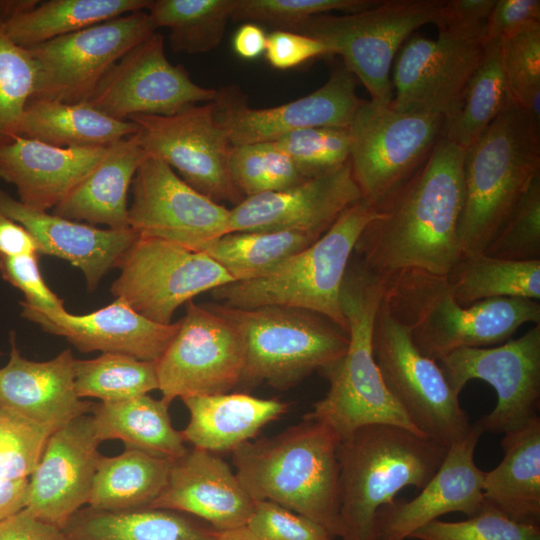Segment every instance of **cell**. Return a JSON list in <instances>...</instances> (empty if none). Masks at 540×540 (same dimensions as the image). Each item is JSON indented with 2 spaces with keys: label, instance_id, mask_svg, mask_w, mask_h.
I'll return each instance as SVG.
<instances>
[{
  "label": "cell",
  "instance_id": "6da1fadb",
  "mask_svg": "<svg viewBox=\"0 0 540 540\" xmlns=\"http://www.w3.org/2000/svg\"><path fill=\"white\" fill-rule=\"evenodd\" d=\"M465 149L442 137L421 167L377 210L354 253L384 279L405 272L445 277L460 260Z\"/></svg>",
  "mask_w": 540,
  "mask_h": 540
},
{
  "label": "cell",
  "instance_id": "7a4b0ae2",
  "mask_svg": "<svg viewBox=\"0 0 540 540\" xmlns=\"http://www.w3.org/2000/svg\"><path fill=\"white\" fill-rule=\"evenodd\" d=\"M340 440L325 424L304 418L281 433L234 449L235 473L255 500H269L340 537Z\"/></svg>",
  "mask_w": 540,
  "mask_h": 540
},
{
  "label": "cell",
  "instance_id": "3957f363",
  "mask_svg": "<svg viewBox=\"0 0 540 540\" xmlns=\"http://www.w3.org/2000/svg\"><path fill=\"white\" fill-rule=\"evenodd\" d=\"M448 448L391 424L358 428L337 448L341 540H377L379 511L402 489L421 490Z\"/></svg>",
  "mask_w": 540,
  "mask_h": 540
},
{
  "label": "cell",
  "instance_id": "277c9868",
  "mask_svg": "<svg viewBox=\"0 0 540 540\" xmlns=\"http://www.w3.org/2000/svg\"><path fill=\"white\" fill-rule=\"evenodd\" d=\"M384 292V278L360 260L354 265L350 262L341 290L348 349L321 370L329 389L304 416L328 426L340 441L371 424L396 425L423 436L388 392L373 355V325Z\"/></svg>",
  "mask_w": 540,
  "mask_h": 540
},
{
  "label": "cell",
  "instance_id": "5b68a950",
  "mask_svg": "<svg viewBox=\"0 0 540 540\" xmlns=\"http://www.w3.org/2000/svg\"><path fill=\"white\" fill-rule=\"evenodd\" d=\"M538 175L540 129L513 104L465 149L460 258L484 253Z\"/></svg>",
  "mask_w": 540,
  "mask_h": 540
},
{
  "label": "cell",
  "instance_id": "8992f818",
  "mask_svg": "<svg viewBox=\"0 0 540 540\" xmlns=\"http://www.w3.org/2000/svg\"><path fill=\"white\" fill-rule=\"evenodd\" d=\"M384 299L416 347L436 361L458 349L500 345L523 324H540V301L493 298L463 307L445 277L421 272L385 279Z\"/></svg>",
  "mask_w": 540,
  "mask_h": 540
},
{
  "label": "cell",
  "instance_id": "52a82bcc",
  "mask_svg": "<svg viewBox=\"0 0 540 540\" xmlns=\"http://www.w3.org/2000/svg\"><path fill=\"white\" fill-rule=\"evenodd\" d=\"M377 215L375 207L360 199L319 239L269 273L222 285L212 296L232 308L279 306L314 312L348 333L341 290L358 239Z\"/></svg>",
  "mask_w": 540,
  "mask_h": 540
},
{
  "label": "cell",
  "instance_id": "ba28073f",
  "mask_svg": "<svg viewBox=\"0 0 540 540\" xmlns=\"http://www.w3.org/2000/svg\"><path fill=\"white\" fill-rule=\"evenodd\" d=\"M213 307L243 332L244 386L265 382L287 390L313 371L337 362L348 349V333L314 312L279 306Z\"/></svg>",
  "mask_w": 540,
  "mask_h": 540
},
{
  "label": "cell",
  "instance_id": "9c48e42d",
  "mask_svg": "<svg viewBox=\"0 0 540 540\" xmlns=\"http://www.w3.org/2000/svg\"><path fill=\"white\" fill-rule=\"evenodd\" d=\"M445 0H380L369 9L310 17L293 31L322 42L359 79L370 101L393 100L391 71L402 45L419 27L436 24Z\"/></svg>",
  "mask_w": 540,
  "mask_h": 540
},
{
  "label": "cell",
  "instance_id": "30bf717a",
  "mask_svg": "<svg viewBox=\"0 0 540 540\" xmlns=\"http://www.w3.org/2000/svg\"><path fill=\"white\" fill-rule=\"evenodd\" d=\"M372 351L383 382L410 422L425 437L449 448L472 423L436 360L414 344L384 296L372 332Z\"/></svg>",
  "mask_w": 540,
  "mask_h": 540
},
{
  "label": "cell",
  "instance_id": "8fae6325",
  "mask_svg": "<svg viewBox=\"0 0 540 540\" xmlns=\"http://www.w3.org/2000/svg\"><path fill=\"white\" fill-rule=\"evenodd\" d=\"M444 117L363 100L348 126L349 163L362 199L378 209L427 160Z\"/></svg>",
  "mask_w": 540,
  "mask_h": 540
},
{
  "label": "cell",
  "instance_id": "7c38bea8",
  "mask_svg": "<svg viewBox=\"0 0 540 540\" xmlns=\"http://www.w3.org/2000/svg\"><path fill=\"white\" fill-rule=\"evenodd\" d=\"M155 32L140 10L26 48L37 66L31 99L86 103L109 70Z\"/></svg>",
  "mask_w": 540,
  "mask_h": 540
},
{
  "label": "cell",
  "instance_id": "4fadbf2b",
  "mask_svg": "<svg viewBox=\"0 0 540 540\" xmlns=\"http://www.w3.org/2000/svg\"><path fill=\"white\" fill-rule=\"evenodd\" d=\"M155 365L161 399L169 405L176 398L228 393L242 381L243 332L213 305L189 301L178 332Z\"/></svg>",
  "mask_w": 540,
  "mask_h": 540
},
{
  "label": "cell",
  "instance_id": "5bb4252c",
  "mask_svg": "<svg viewBox=\"0 0 540 540\" xmlns=\"http://www.w3.org/2000/svg\"><path fill=\"white\" fill-rule=\"evenodd\" d=\"M116 267L120 274L112 294L147 319L165 325L194 296L233 282L206 253L150 237L138 236Z\"/></svg>",
  "mask_w": 540,
  "mask_h": 540
},
{
  "label": "cell",
  "instance_id": "9a60e30c",
  "mask_svg": "<svg viewBox=\"0 0 540 540\" xmlns=\"http://www.w3.org/2000/svg\"><path fill=\"white\" fill-rule=\"evenodd\" d=\"M437 362L457 395L474 379L493 387L497 403L478 420L484 432L505 434L539 416L540 324L517 339L492 347L458 349Z\"/></svg>",
  "mask_w": 540,
  "mask_h": 540
},
{
  "label": "cell",
  "instance_id": "2e32d148",
  "mask_svg": "<svg viewBox=\"0 0 540 540\" xmlns=\"http://www.w3.org/2000/svg\"><path fill=\"white\" fill-rule=\"evenodd\" d=\"M131 188L129 227L139 236L205 253L229 233L230 209L192 188L156 156L147 155Z\"/></svg>",
  "mask_w": 540,
  "mask_h": 540
},
{
  "label": "cell",
  "instance_id": "e0dca14e",
  "mask_svg": "<svg viewBox=\"0 0 540 540\" xmlns=\"http://www.w3.org/2000/svg\"><path fill=\"white\" fill-rule=\"evenodd\" d=\"M137 124L141 145L175 169L192 188L213 201L240 203L229 170L231 144L214 117L212 102L185 108L173 115L141 114Z\"/></svg>",
  "mask_w": 540,
  "mask_h": 540
},
{
  "label": "cell",
  "instance_id": "ac0fdd59",
  "mask_svg": "<svg viewBox=\"0 0 540 540\" xmlns=\"http://www.w3.org/2000/svg\"><path fill=\"white\" fill-rule=\"evenodd\" d=\"M217 95V89L198 85L182 65L169 62L164 38L155 32L109 70L86 103L109 117L128 120L141 114L173 115L213 102Z\"/></svg>",
  "mask_w": 540,
  "mask_h": 540
},
{
  "label": "cell",
  "instance_id": "d6986e66",
  "mask_svg": "<svg viewBox=\"0 0 540 540\" xmlns=\"http://www.w3.org/2000/svg\"><path fill=\"white\" fill-rule=\"evenodd\" d=\"M356 77L341 63L320 88L301 98L268 108H253L236 85L218 90L214 117L231 145L272 142L304 128L347 127L362 103Z\"/></svg>",
  "mask_w": 540,
  "mask_h": 540
},
{
  "label": "cell",
  "instance_id": "ffe728a7",
  "mask_svg": "<svg viewBox=\"0 0 540 540\" xmlns=\"http://www.w3.org/2000/svg\"><path fill=\"white\" fill-rule=\"evenodd\" d=\"M486 45L445 33H438L436 40L412 35L394 60L391 106L445 117L482 63Z\"/></svg>",
  "mask_w": 540,
  "mask_h": 540
},
{
  "label": "cell",
  "instance_id": "44dd1931",
  "mask_svg": "<svg viewBox=\"0 0 540 540\" xmlns=\"http://www.w3.org/2000/svg\"><path fill=\"white\" fill-rule=\"evenodd\" d=\"M91 415L79 416L53 431L29 478L25 509L64 529L87 504L101 458Z\"/></svg>",
  "mask_w": 540,
  "mask_h": 540
},
{
  "label": "cell",
  "instance_id": "7402d4cb",
  "mask_svg": "<svg viewBox=\"0 0 540 540\" xmlns=\"http://www.w3.org/2000/svg\"><path fill=\"white\" fill-rule=\"evenodd\" d=\"M360 199L348 162L333 173L293 187L244 198L230 209L229 233L288 230L322 236Z\"/></svg>",
  "mask_w": 540,
  "mask_h": 540
},
{
  "label": "cell",
  "instance_id": "603a6c76",
  "mask_svg": "<svg viewBox=\"0 0 540 540\" xmlns=\"http://www.w3.org/2000/svg\"><path fill=\"white\" fill-rule=\"evenodd\" d=\"M479 421L465 437L449 446L435 475L412 500H394L377 516V540H407L427 525L449 513L476 514L484 504L483 477L474 460L480 437Z\"/></svg>",
  "mask_w": 540,
  "mask_h": 540
},
{
  "label": "cell",
  "instance_id": "cb8c5ba5",
  "mask_svg": "<svg viewBox=\"0 0 540 540\" xmlns=\"http://www.w3.org/2000/svg\"><path fill=\"white\" fill-rule=\"evenodd\" d=\"M254 504L226 461L193 447L173 461L164 490L148 508L182 512L223 532L246 526Z\"/></svg>",
  "mask_w": 540,
  "mask_h": 540
},
{
  "label": "cell",
  "instance_id": "d4e9b609",
  "mask_svg": "<svg viewBox=\"0 0 540 540\" xmlns=\"http://www.w3.org/2000/svg\"><path fill=\"white\" fill-rule=\"evenodd\" d=\"M22 316L48 333L65 337L80 352L117 353L153 362L161 357L179 329V321L156 323L119 297L85 315L65 310L46 316L22 306Z\"/></svg>",
  "mask_w": 540,
  "mask_h": 540
},
{
  "label": "cell",
  "instance_id": "484cf974",
  "mask_svg": "<svg viewBox=\"0 0 540 540\" xmlns=\"http://www.w3.org/2000/svg\"><path fill=\"white\" fill-rule=\"evenodd\" d=\"M7 364L0 369V406L55 431L69 421L92 412L94 404L75 391V361L66 349L51 360L24 358L11 334Z\"/></svg>",
  "mask_w": 540,
  "mask_h": 540
},
{
  "label": "cell",
  "instance_id": "4316f807",
  "mask_svg": "<svg viewBox=\"0 0 540 540\" xmlns=\"http://www.w3.org/2000/svg\"><path fill=\"white\" fill-rule=\"evenodd\" d=\"M0 213L24 226L36 239L40 254L59 257L83 273L94 290L104 275L138 238L128 229H99L24 205L0 189Z\"/></svg>",
  "mask_w": 540,
  "mask_h": 540
},
{
  "label": "cell",
  "instance_id": "83f0119b",
  "mask_svg": "<svg viewBox=\"0 0 540 540\" xmlns=\"http://www.w3.org/2000/svg\"><path fill=\"white\" fill-rule=\"evenodd\" d=\"M107 147L64 148L16 136L0 146V178L16 187L21 203L47 211L96 166Z\"/></svg>",
  "mask_w": 540,
  "mask_h": 540
},
{
  "label": "cell",
  "instance_id": "f1b7e54d",
  "mask_svg": "<svg viewBox=\"0 0 540 540\" xmlns=\"http://www.w3.org/2000/svg\"><path fill=\"white\" fill-rule=\"evenodd\" d=\"M147 157L138 132L107 147L96 166L53 208V214L110 229H128V191Z\"/></svg>",
  "mask_w": 540,
  "mask_h": 540
},
{
  "label": "cell",
  "instance_id": "f546056e",
  "mask_svg": "<svg viewBox=\"0 0 540 540\" xmlns=\"http://www.w3.org/2000/svg\"><path fill=\"white\" fill-rule=\"evenodd\" d=\"M189 421L181 434L195 448L213 453L230 451L251 441L268 423L288 409L277 399L246 393L195 395L181 399Z\"/></svg>",
  "mask_w": 540,
  "mask_h": 540
},
{
  "label": "cell",
  "instance_id": "4dcf8cb0",
  "mask_svg": "<svg viewBox=\"0 0 540 540\" xmlns=\"http://www.w3.org/2000/svg\"><path fill=\"white\" fill-rule=\"evenodd\" d=\"M503 435L502 460L484 472V502L513 520L540 525V417Z\"/></svg>",
  "mask_w": 540,
  "mask_h": 540
},
{
  "label": "cell",
  "instance_id": "1f68e13d",
  "mask_svg": "<svg viewBox=\"0 0 540 540\" xmlns=\"http://www.w3.org/2000/svg\"><path fill=\"white\" fill-rule=\"evenodd\" d=\"M131 120H118L87 103L67 104L30 99L18 126V136L56 147H107L138 132Z\"/></svg>",
  "mask_w": 540,
  "mask_h": 540
},
{
  "label": "cell",
  "instance_id": "d6a6232c",
  "mask_svg": "<svg viewBox=\"0 0 540 540\" xmlns=\"http://www.w3.org/2000/svg\"><path fill=\"white\" fill-rule=\"evenodd\" d=\"M66 540H215L218 532L191 515L161 508L80 509L63 529Z\"/></svg>",
  "mask_w": 540,
  "mask_h": 540
},
{
  "label": "cell",
  "instance_id": "836d02e7",
  "mask_svg": "<svg viewBox=\"0 0 540 540\" xmlns=\"http://www.w3.org/2000/svg\"><path fill=\"white\" fill-rule=\"evenodd\" d=\"M169 404L148 394L94 404L92 419L100 442L120 440L126 448L175 461L188 450L171 423Z\"/></svg>",
  "mask_w": 540,
  "mask_h": 540
},
{
  "label": "cell",
  "instance_id": "e575fe53",
  "mask_svg": "<svg viewBox=\"0 0 540 540\" xmlns=\"http://www.w3.org/2000/svg\"><path fill=\"white\" fill-rule=\"evenodd\" d=\"M173 461L126 448L101 456L91 486L89 508L122 511L149 507L164 490Z\"/></svg>",
  "mask_w": 540,
  "mask_h": 540
},
{
  "label": "cell",
  "instance_id": "d590c367",
  "mask_svg": "<svg viewBox=\"0 0 540 540\" xmlns=\"http://www.w3.org/2000/svg\"><path fill=\"white\" fill-rule=\"evenodd\" d=\"M151 0H50L3 23L7 37L30 48L90 26L147 10Z\"/></svg>",
  "mask_w": 540,
  "mask_h": 540
},
{
  "label": "cell",
  "instance_id": "8d00e7d4",
  "mask_svg": "<svg viewBox=\"0 0 540 540\" xmlns=\"http://www.w3.org/2000/svg\"><path fill=\"white\" fill-rule=\"evenodd\" d=\"M445 280L463 307L493 298L540 301V260L513 261L481 253L460 258Z\"/></svg>",
  "mask_w": 540,
  "mask_h": 540
},
{
  "label": "cell",
  "instance_id": "74e56055",
  "mask_svg": "<svg viewBox=\"0 0 540 540\" xmlns=\"http://www.w3.org/2000/svg\"><path fill=\"white\" fill-rule=\"evenodd\" d=\"M513 104L502 68L500 42L488 43L483 61L457 106L444 117L442 137L467 149Z\"/></svg>",
  "mask_w": 540,
  "mask_h": 540
},
{
  "label": "cell",
  "instance_id": "f35d334b",
  "mask_svg": "<svg viewBox=\"0 0 540 540\" xmlns=\"http://www.w3.org/2000/svg\"><path fill=\"white\" fill-rule=\"evenodd\" d=\"M321 236L302 231L231 232L205 253L231 276L233 282L259 278Z\"/></svg>",
  "mask_w": 540,
  "mask_h": 540
},
{
  "label": "cell",
  "instance_id": "ab89813d",
  "mask_svg": "<svg viewBox=\"0 0 540 540\" xmlns=\"http://www.w3.org/2000/svg\"><path fill=\"white\" fill-rule=\"evenodd\" d=\"M237 0H151L147 12L156 29H169L175 53L200 54L222 42Z\"/></svg>",
  "mask_w": 540,
  "mask_h": 540
},
{
  "label": "cell",
  "instance_id": "60d3db41",
  "mask_svg": "<svg viewBox=\"0 0 540 540\" xmlns=\"http://www.w3.org/2000/svg\"><path fill=\"white\" fill-rule=\"evenodd\" d=\"M74 385L81 399L120 401L158 390L156 365L153 361L117 353H102L89 360L76 359Z\"/></svg>",
  "mask_w": 540,
  "mask_h": 540
},
{
  "label": "cell",
  "instance_id": "b9f144b4",
  "mask_svg": "<svg viewBox=\"0 0 540 540\" xmlns=\"http://www.w3.org/2000/svg\"><path fill=\"white\" fill-rule=\"evenodd\" d=\"M229 170L245 198L284 190L306 180L274 141L231 145Z\"/></svg>",
  "mask_w": 540,
  "mask_h": 540
},
{
  "label": "cell",
  "instance_id": "7bdbcfd3",
  "mask_svg": "<svg viewBox=\"0 0 540 540\" xmlns=\"http://www.w3.org/2000/svg\"><path fill=\"white\" fill-rule=\"evenodd\" d=\"M36 73L30 52L7 37L0 21V146L18 136L21 116L34 92Z\"/></svg>",
  "mask_w": 540,
  "mask_h": 540
},
{
  "label": "cell",
  "instance_id": "ee69618b",
  "mask_svg": "<svg viewBox=\"0 0 540 540\" xmlns=\"http://www.w3.org/2000/svg\"><path fill=\"white\" fill-rule=\"evenodd\" d=\"M274 142L306 179L333 173L350 158L351 138L347 127L299 129Z\"/></svg>",
  "mask_w": 540,
  "mask_h": 540
},
{
  "label": "cell",
  "instance_id": "f6af8a7d",
  "mask_svg": "<svg viewBox=\"0 0 540 540\" xmlns=\"http://www.w3.org/2000/svg\"><path fill=\"white\" fill-rule=\"evenodd\" d=\"M500 57L513 101L540 129V25L502 41Z\"/></svg>",
  "mask_w": 540,
  "mask_h": 540
},
{
  "label": "cell",
  "instance_id": "bcb514c9",
  "mask_svg": "<svg viewBox=\"0 0 540 540\" xmlns=\"http://www.w3.org/2000/svg\"><path fill=\"white\" fill-rule=\"evenodd\" d=\"M52 432L0 406V487L29 480Z\"/></svg>",
  "mask_w": 540,
  "mask_h": 540
},
{
  "label": "cell",
  "instance_id": "7dc6e473",
  "mask_svg": "<svg viewBox=\"0 0 540 540\" xmlns=\"http://www.w3.org/2000/svg\"><path fill=\"white\" fill-rule=\"evenodd\" d=\"M415 540H540V525L513 520L484 502L462 521L434 520L415 531Z\"/></svg>",
  "mask_w": 540,
  "mask_h": 540
},
{
  "label": "cell",
  "instance_id": "c3c4849f",
  "mask_svg": "<svg viewBox=\"0 0 540 540\" xmlns=\"http://www.w3.org/2000/svg\"><path fill=\"white\" fill-rule=\"evenodd\" d=\"M380 0H237L232 20L265 24L275 30L293 31L310 17L332 13H355Z\"/></svg>",
  "mask_w": 540,
  "mask_h": 540
},
{
  "label": "cell",
  "instance_id": "681fc988",
  "mask_svg": "<svg viewBox=\"0 0 540 540\" xmlns=\"http://www.w3.org/2000/svg\"><path fill=\"white\" fill-rule=\"evenodd\" d=\"M485 254L506 260H540V175L486 247Z\"/></svg>",
  "mask_w": 540,
  "mask_h": 540
},
{
  "label": "cell",
  "instance_id": "f907efd6",
  "mask_svg": "<svg viewBox=\"0 0 540 540\" xmlns=\"http://www.w3.org/2000/svg\"><path fill=\"white\" fill-rule=\"evenodd\" d=\"M246 527L263 540H335L322 525L269 500L255 501Z\"/></svg>",
  "mask_w": 540,
  "mask_h": 540
},
{
  "label": "cell",
  "instance_id": "816d5d0a",
  "mask_svg": "<svg viewBox=\"0 0 540 540\" xmlns=\"http://www.w3.org/2000/svg\"><path fill=\"white\" fill-rule=\"evenodd\" d=\"M3 279L18 288L25 296L20 304L46 316L65 311L63 300L50 290L44 281L38 255H20L0 260Z\"/></svg>",
  "mask_w": 540,
  "mask_h": 540
},
{
  "label": "cell",
  "instance_id": "f5cc1de1",
  "mask_svg": "<svg viewBox=\"0 0 540 540\" xmlns=\"http://www.w3.org/2000/svg\"><path fill=\"white\" fill-rule=\"evenodd\" d=\"M496 0H445L438 33L487 44V20Z\"/></svg>",
  "mask_w": 540,
  "mask_h": 540
},
{
  "label": "cell",
  "instance_id": "db71d44e",
  "mask_svg": "<svg viewBox=\"0 0 540 540\" xmlns=\"http://www.w3.org/2000/svg\"><path fill=\"white\" fill-rule=\"evenodd\" d=\"M264 54L270 66L278 70L296 68L314 58L331 55L319 40L289 30L269 33Z\"/></svg>",
  "mask_w": 540,
  "mask_h": 540
},
{
  "label": "cell",
  "instance_id": "11a10c76",
  "mask_svg": "<svg viewBox=\"0 0 540 540\" xmlns=\"http://www.w3.org/2000/svg\"><path fill=\"white\" fill-rule=\"evenodd\" d=\"M539 25V0H496L487 20L486 41L501 43Z\"/></svg>",
  "mask_w": 540,
  "mask_h": 540
},
{
  "label": "cell",
  "instance_id": "9f6ffc18",
  "mask_svg": "<svg viewBox=\"0 0 540 540\" xmlns=\"http://www.w3.org/2000/svg\"><path fill=\"white\" fill-rule=\"evenodd\" d=\"M0 540H66L62 529L22 509L0 521Z\"/></svg>",
  "mask_w": 540,
  "mask_h": 540
},
{
  "label": "cell",
  "instance_id": "6f0895ef",
  "mask_svg": "<svg viewBox=\"0 0 540 540\" xmlns=\"http://www.w3.org/2000/svg\"><path fill=\"white\" fill-rule=\"evenodd\" d=\"M20 255L39 256V245L24 226L0 213V260Z\"/></svg>",
  "mask_w": 540,
  "mask_h": 540
},
{
  "label": "cell",
  "instance_id": "680465c9",
  "mask_svg": "<svg viewBox=\"0 0 540 540\" xmlns=\"http://www.w3.org/2000/svg\"><path fill=\"white\" fill-rule=\"evenodd\" d=\"M267 34L258 24L245 22L235 32L233 49L242 59L253 60L265 53Z\"/></svg>",
  "mask_w": 540,
  "mask_h": 540
},
{
  "label": "cell",
  "instance_id": "91938a15",
  "mask_svg": "<svg viewBox=\"0 0 540 540\" xmlns=\"http://www.w3.org/2000/svg\"><path fill=\"white\" fill-rule=\"evenodd\" d=\"M215 540H263L253 534L246 526L218 532Z\"/></svg>",
  "mask_w": 540,
  "mask_h": 540
}]
</instances>
